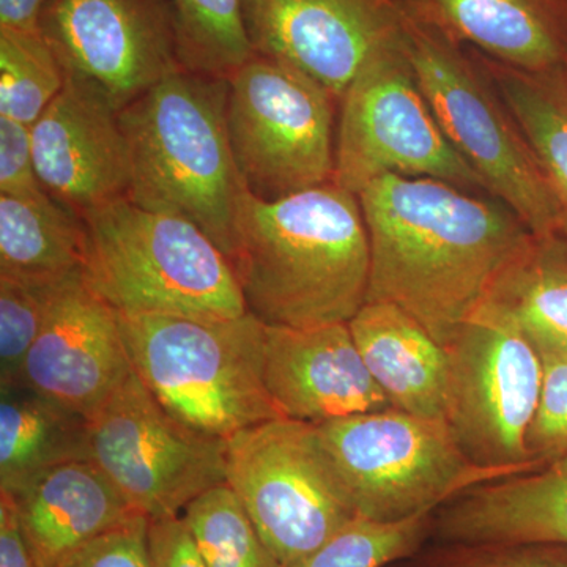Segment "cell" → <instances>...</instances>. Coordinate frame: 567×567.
Instances as JSON below:
<instances>
[{
  "label": "cell",
  "mask_w": 567,
  "mask_h": 567,
  "mask_svg": "<svg viewBox=\"0 0 567 567\" xmlns=\"http://www.w3.org/2000/svg\"><path fill=\"white\" fill-rule=\"evenodd\" d=\"M227 80L181 69L118 112L128 141V199L196 224L229 259L245 192L227 134Z\"/></svg>",
  "instance_id": "3957f363"
},
{
  "label": "cell",
  "mask_w": 567,
  "mask_h": 567,
  "mask_svg": "<svg viewBox=\"0 0 567 567\" xmlns=\"http://www.w3.org/2000/svg\"><path fill=\"white\" fill-rule=\"evenodd\" d=\"M65 82L43 33L0 31V115L32 126Z\"/></svg>",
  "instance_id": "83f0119b"
},
{
  "label": "cell",
  "mask_w": 567,
  "mask_h": 567,
  "mask_svg": "<svg viewBox=\"0 0 567 567\" xmlns=\"http://www.w3.org/2000/svg\"><path fill=\"white\" fill-rule=\"evenodd\" d=\"M543 391L527 435L529 457L546 465L567 457V357L540 354Z\"/></svg>",
  "instance_id": "1f68e13d"
},
{
  "label": "cell",
  "mask_w": 567,
  "mask_h": 567,
  "mask_svg": "<svg viewBox=\"0 0 567 567\" xmlns=\"http://www.w3.org/2000/svg\"><path fill=\"white\" fill-rule=\"evenodd\" d=\"M134 374L181 423L229 440L282 417L265 385L267 324L233 319L118 315Z\"/></svg>",
  "instance_id": "5b68a950"
},
{
  "label": "cell",
  "mask_w": 567,
  "mask_h": 567,
  "mask_svg": "<svg viewBox=\"0 0 567 567\" xmlns=\"http://www.w3.org/2000/svg\"><path fill=\"white\" fill-rule=\"evenodd\" d=\"M388 567H567V546L540 543H439Z\"/></svg>",
  "instance_id": "4dcf8cb0"
},
{
  "label": "cell",
  "mask_w": 567,
  "mask_h": 567,
  "mask_svg": "<svg viewBox=\"0 0 567 567\" xmlns=\"http://www.w3.org/2000/svg\"><path fill=\"white\" fill-rule=\"evenodd\" d=\"M431 540L567 546V457L465 488L432 513Z\"/></svg>",
  "instance_id": "d6986e66"
},
{
  "label": "cell",
  "mask_w": 567,
  "mask_h": 567,
  "mask_svg": "<svg viewBox=\"0 0 567 567\" xmlns=\"http://www.w3.org/2000/svg\"><path fill=\"white\" fill-rule=\"evenodd\" d=\"M406 17L513 69L558 71L567 58V0H394Z\"/></svg>",
  "instance_id": "ac0fdd59"
},
{
  "label": "cell",
  "mask_w": 567,
  "mask_h": 567,
  "mask_svg": "<svg viewBox=\"0 0 567 567\" xmlns=\"http://www.w3.org/2000/svg\"><path fill=\"white\" fill-rule=\"evenodd\" d=\"M265 385L282 417L309 424L391 409L349 323L267 324Z\"/></svg>",
  "instance_id": "e0dca14e"
},
{
  "label": "cell",
  "mask_w": 567,
  "mask_h": 567,
  "mask_svg": "<svg viewBox=\"0 0 567 567\" xmlns=\"http://www.w3.org/2000/svg\"><path fill=\"white\" fill-rule=\"evenodd\" d=\"M358 517L402 522L505 477L468 461L445 417L386 409L316 424Z\"/></svg>",
  "instance_id": "52a82bcc"
},
{
  "label": "cell",
  "mask_w": 567,
  "mask_h": 567,
  "mask_svg": "<svg viewBox=\"0 0 567 567\" xmlns=\"http://www.w3.org/2000/svg\"><path fill=\"white\" fill-rule=\"evenodd\" d=\"M183 69L229 80L254 50L244 0H171Z\"/></svg>",
  "instance_id": "484cf974"
},
{
  "label": "cell",
  "mask_w": 567,
  "mask_h": 567,
  "mask_svg": "<svg viewBox=\"0 0 567 567\" xmlns=\"http://www.w3.org/2000/svg\"><path fill=\"white\" fill-rule=\"evenodd\" d=\"M11 496L39 567H59L82 547L141 516L92 461L55 466Z\"/></svg>",
  "instance_id": "ffe728a7"
},
{
  "label": "cell",
  "mask_w": 567,
  "mask_h": 567,
  "mask_svg": "<svg viewBox=\"0 0 567 567\" xmlns=\"http://www.w3.org/2000/svg\"><path fill=\"white\" fill-rule=\"evenodd\" d=\"M151 567H207L182 516L151 520Z\"/></svg>",
  "instance_id": "e575fe53"
},
{
  "label": "cell",
  "mask_w": 567,
  "mask_h": 567,
  "mask_svg": "<svg viewBox=\"0 0 567 567\" xmlns=\"http://www.w3.org/2000/svg\"><path fill=\"white\" fill-rule=\"evenodd\" d=\"M62 282L33 284L0 276V385L22 382L29 352Z\"/></svg>",
  "instance_id": "f546056e"
},
{
  "label": "cell",
  "mask_w": 567,
  "mask_h": 567,
  "mask_svg": "<svg viewBox=\"0 0 567 567\" xmlns=\"http://www.w3.org/2000/svg\"><path fill=\"white\" fill-rule=\"evenodd\" d=\"M89 429L91 461L148 520L182 516L194 499L226 484V440L181 423L134 371Z\"/></svg>",
  "instance_id": "7c38bea8"
},
{
  "label": "cell",
  "mask_w": 567,
  "mask_h": 567,
  "mask_svg": "<svg viewBox=\"0 0 567 567\" xmlns=\"http://www.w3.org/2000/svg\"><path fill=\"white\" fill-rule=\"evenodd\" d=\"M229 262L246 311L268 327L349 323L371 274L360 199L336 182L275 200L245 189Z\"/></svg>",
  "instance_id": "7a4b0ae2"
},
{
  "label": "cell",
  "mask_w": 567,
  "mask_h": 567,
  "mask_svg": "<svg viewBox=\"0 0 567 567\" xmlns=\"http://www.w3.org/2000/svg\"><path fill=\"white\" fill-rule=\"evenodd\" d=\"M518 128L524 133L558 212V235L567 240V82L561 70L532 73L484 58Z\"/></svg>",
  "instance_id": "d4e9b609"
},
{
  "label": "cell",
  "mask_w": 567,
  "mask_h": 567,
  "mask_svg": "<svg viewBox=\"0 0 567 567\" xmlns=\"http://www.w3.org/2000/svg\"><path fill=\"white\" fill-rule=\"evenodd\" d=\"M244 17L256 54L300 71L338 102L402 25L394 0H244Z\"/></svg>",
  "instance_id": "5bb4252c"
},
{
  "label": "cell",
  "mask_w": 567,
  "mask_h": 567,
  "mask_svg": "<svg viewBox=\"0 0 567 567\" xmlns=\"http://www.w3.org/2000/svg\"><path fill=\"white\" fill-rule=\"evenodd\" d=\"M148 525L147 517H133L82 547L59 567H151Z\"/></svg>",
  "instance_id": "d6a6232c"
},
{
  "label": "cell",
  "mask_w": 567,
  "mask_h": 567,
  "mask_svg": "<svg viewBox=\"0 0 567 567\" xmlns=\"http://www.w3.org/2000/svg\"><path fill=\"white\" fill-rule=\"evenodd\" d=\"M432 513L402 522L358 517L290 567H388L431 540Z\"/></svg>",
  "instance_id": "f1b7e54d"
},
{
  "label": "cell",
  "mask_w": 567,
  "mask_h": 567,
  "mask_svg": "<svg viewBox=\"0 0 567 567\" xmlns=\"http://www.w3.org/2000/svg\"><path fill=\"white\" fill-rule=\"evenodd\" d=\"M227 84V134L246 192L275 200L334 182L333 93L256 52Z\"/></svg>",
  "instance_id": "ba28073f"
},
{
  "label": "cell",
  "mask_w": 567,
  "mask_h": 567,
  "mask_svg": "<svg viewBox=\"0 0 567 567\" xmlns=\"http://www.w3.org/2000/svg\"><path fill=\"white\" fill-rule=\"evenodd\" d=\"M82 219V279L117 315L233 319L248 312L229 259L188 219L128 197Z\"/></svg>",
  "instance_id": "277c9868"
},
{
  "label": "cell",
  "mask_w": 567,
  "mask_h": 567,
  "mask_svg": "<svg viewBox=\"0 0 567 567\" xmlns=\"http://www.w3.org/2000/svg\"><path fill=\"white\" fill-rule=\"evenodd\" d=\"M41 33L66 78L118 112L183 69L171 0H50Z\"/></svg>",
  "instance_id": "4fadbf2b"
},
{
  "label": "cell",
  "mask_w": 567,
  "mask_h": 567,
  "mask_svg": "<svg viewBox=\"0 0 567 567\" xmlns=\"http://www.w3.org/2000/svg\"><path fill=\"white\" fill-rule=\"evenodd\" d=\"M0 567H39L22 536L13 496L0 492Z\"/></svg>",
  "instance_id": "d590c367"
},
{
  "label": "cell",
  "mask_w": 567,
  "mask_h": 567,
  "mask_svg": "<svg viewBox=\"0 0 567 567\" xmlns=\"http://www.w3.org/2000/svg\"><path fill=\"white\" fill-rule=\"evenodd\" d=\"M561 73H563V76H565V81L567 82V58H566L565 65H563Z\"/></svg>",
  "instance_id": "74e56055"
},
{
  "label": "cell",
  "mask_w": 567,
  "mask_h": 567,
  "mask_svg": "<svg viewBox=\"0 0 567 567\" xmlns=\"http://www.w3.org/2000/svg\"><path fill=\"white\" fill-rule=\"evenodd\" d=\"M182 518L207 567H282L227 484L194 499Z\"/></svg>",
  "instance_id": "4316f807"
},
{
  "label": "cell",
  "mask_w": 567,
  "mask_h": 567,
  "mask_svg": "<svg viewBox=\"0 0 567 567\" xmlns=\"http://www.w3.org/2000/svg\"><path fill=\"white\" fill-rule=\"evenodd\" d=\"M41 192L31 126L0 115V194L31 196Z\"/></svg>",
  "instance_id": "836d02e7"
},
{
  "label": "cell",
  "mask_w": 567,
  "mask_h": 567,
  "mask_svg": "<svg viewBox=\"0 0 567 567\" xmlns=\"http://www.w3.org/2000/svg\"><path fill=\"white\" fill-rule=\"evenodd\" d=\"M50 0H0V31L40 33Z\"/></svg>",
  "instance_id": "8d00e7d4"
},
{
  "label": "cell",
  "mask_w": 567,
  "mask_h": 567,
  "mask_svg": "<svg viewBox=\"0 0 567 567\" xmlns=\"http://www.w3.org/2000/svg\"><path fill=\"white\" fill-rule=\"evenodd\" d=\"M31 132L37 175L59 203L82 216L128 197V141L118 111L100 93L66 78Z\"/></svg>",
  "instance_id": "2e32d148"
},
{
  "label": "cell",
  "mask_w": 567,
  "mask_h": 567,
  "mask_svg": "<svg viewBox=\"0 0 567 567\" xmlns=\"http://www.w3.org/2000/svg\"><path fill=\"white\" fill-rule=\"evenodd\" d=\"M334 182L354 194L385 175L486 185L447 141L415 76L401 32L365 62L342 95ZM488 194V193H487Z\"/></svg>",
  "instance_id": "8fae6325"
},
{
  "label": "cell",
  "mask_w": 567,
  "mask_h": 567,
  "mask_svg": "<svg viewBox=\"0 0 567 567\" xmlns=\"http://www.w3.org/2000/svg\"><path fill=\"white\" fill-rule=\"evenodd\" d=\"M85 224L80 213L47 192L0 194V276L59 284L81 274Z\"/></svg>",
  "instance_id": "603a6c76"
},
{
  "label": "cell",
  "mask_w": 567,
  "mask_h": 567,
  "mask_svg": "<svg viewBox=\"0 0 567 567\" xmlns=\"http://www.w3.org/2000/svg\"><path fill=\"white\" fill-rule=\"evenodd\" d=\"M118 315L78 274L55 290L22 382L91 420L132 374Z\"/></svg>",
  "instance_id": "9a60e30c"
},
{
  "label": "cell",
  "mask_w": 567,
  "mask_h": 567,
  "mask_svg": "<svg viewBox=\"0 0 567 567\" xmlns=\"http://www.w3.org/2000/svg\"><path fill=\"white\" fill-rule=\"evenodd\" d=\"M357 196L371 251L365 303L398 306L443 347L535 237L509 205L436 178L385 175Z\"/></svg>",
  "instance_id": "6da1fadb"
},
{
  "label": "cell",
  "mask_w": 567,
  "mask_h": 567,
  "mask_svg": "<svg viewBox=\"0 0 567 567\" xmlns=\"http://www.w3.org/2000/svg\"><path fill=\"white\" fill-rule=\"evenodd\" d=\"M401 17L406 58L447 141L533 235H558L557 207L532 148L480 55Z\"/></svg>",
  "instance_id": "8992f818"
},
{
  "label": "cell",
  "mask_w": 567,
  "mask_h": 567,
  "mask_svg": "<svg viewBox=\"0 0 567 567\" xmlns=\"http://www.w3.org/2000/svg\"><path fill=\"white\" fill-rule=\"evenodd\" d=\"M73 461H91L87 417L25 383L0 385V492L18 495Z\"/></svg>",
  "instance_id": "7402d4cb"
},
{
  "label": "cell",
  "mask_w": 567,
  "mask_h": 567,
  "mask_svg": "<svg viewBox=\"0 0 567 567\" xmlns=\"http://www.w3.org/2000/svg\"><path fill=\"white\" fill-rule=\"evenodd\" d=\"M540 354L567 357V240L533 237L488 293Z\"/></svg>",
  "instance_id": "cb8c5ba5"
},
{
  "label": "cell",
  "mask_w": 567,
  "mask_h": 567,
  "mask_svg": "<svg viewBox=\"0 0 567 567\" xmlns=\"http://www.w3.org/2000/svg\"><path fill=\"white\" fill-rule=\"evenodd\" d=\"M226 484L282 567L358 518L316 424L276 417L227 440Z\"/></svg>",
  "instance_id": "30bf717a"
},
{
  "label": "cell",
  "mask_w": 567,
  "mask_h": 567,
  "mask_svg": "<svg viewBox=\"0 0 567 567\" xmlns=\"http://www.w3.org/2000/svg\"><path fill=\"white\" fill-rule=\"evenodd\" d=\"M445 349V420L468 461L505 476L543 466L527 447L544 380L527 336L484 301Z\"/></svg>",
  "instance_id": "9c48e42d"
},
{
  "label": "cell",
  "mask_w": 567,
  "mask_h": 567,
  "mask_svg": "<svg viewBox=\"0 0 567 567\" xmlns=\"http://www.w3.org/2000/svg\"><path fill=\"white\" fill-rule=\"evenodd\" d=\"M349 328L391 409L445 417L446 349L423 324L398 306L365 303Z\"/></svg>",
  "instance_id": "44dd1931"
}]
</instances>
